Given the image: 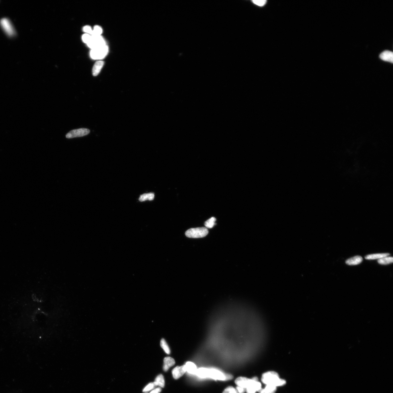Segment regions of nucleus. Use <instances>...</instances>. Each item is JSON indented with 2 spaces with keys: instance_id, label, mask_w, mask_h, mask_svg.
Masks as SVG:
<instances>
[{
  "instance_id": "obj_1",
  "label": "nucleus",
  "mask_w": 393,
  "mask_h": 393,
  "mask_svg": "<svg viewBox=\"0 0 393 393\" xmlns=\"http://www.w3.org/2000/svg\"><path fill=\"white\" fill-rule=\"evenodd\" d=\"M262 381L266 385H272L276 387L283 386L286 384V381L280 378L278 374L274 371L264 373L262 376Z\"/></svg>"
},
{
  "instance_id": "obj_2",
  "label": "nucleus",
  "mask_w": 393,
  "mask_h": 393,
  "mask_svg": "<svg viewBox=\"0 0 393 393\" xmlns=\"http://www.w3.org/2000/svg\"><path fill=\"white\" fill-rule=\"evenodd\" d=\"M209 233L206 227L191 228L186 231L185 235L189 238H200L205 237Z\"/></svg>"
},
{
  "instance_id": "obj_3",
  "label": "nucleus",
  "mask_w": 393,
  "mask_h": 393,
  "mask_svg": "<svg viewBox=\"0 0 393 393\" xmlns=\"http://www.w3.org/2000/svg\"><path fill=\"white\" fill-rule=\"evenodd\" d=\"M208 378L216 380H228L232 379L233 376L231 375L225 374L219 370L215 369H209Z\"/></svg>"
},
{
  "instance_id": "obj_4",
  "label": "nucleus",
  "mask_w": 393,
  "mask_h": 393,
  "mask_svg": "<svg viewBox=\"0 0 393 393\" xmlns=\"http://www.w3.org/2000/svg\"><path fill=\"white\" fill-rule=\"evenodd\" d=\"M0 25L6 34L10 37H13L15 35L14 27L8 18H2L0 21Z\"/></svg>"
},
{
  "instance_id": "obj_5",
  "label": "nucleus",
  "mask_w": 393,
  "mask_h": 393,
  "mask_svg": "<svg viewBox=\"0 0 393 393\" xmlns=\"http://www.w3.org/2000/svg\"><path fill=\"white\" fill-rule=\"evenodd\" d=\"M108 51V47L106 45L91 50L90 57L93 59H103L107 54Z\"/></svg>"
},
{
  "instance_id": "obj_6",
  "label": "nucleus",
  "mask_w": 393,
  "mask_h": 393,
  "mask_svg": "<svg viewBox=\"0 0 393 393\" xmlns=\"http://www.w3.org/2000/svg\"><path fill=\"white\" fill-rule=\"evenodd\" d=\"M261 389V383L258 381L257 377H254L250 379L249 385L246 388V391L247 393H255L256 392H259Z\"/></svg>"
},
{
  "instance_id": "obj_7",
  "label": "nucleus",
  "mask_w": 393,
  "mask_h": 393,
  "mask_svg": "<svg viewBox=\"0 0 393 393\" xmlns=\"http://www.w3.org/2000/svg\"><path fill=\"white\" fill-rule=\"evenodd\" d=\"M92 38L87 45L91 50L106 45L105 41L101 36H96L91 35Z\"/></svg>"
},
{
  "instance_id": "obj_8",
  "label": "nucleus",
  "mask_w": 393,
  "mask_h": 393,
  "mask_svg": "<svg viewBox=\"0 0 393 393\" xmlns=\"http://www.w3.org/2000/svg\"><path fill=\"white\" fill-rule=\"evenodd\" d=\"M90 132V130L86 128L73 130L70 131L66 135V137L67 139H72L75 137H83L88 135Z\"/></svg>"
},
{
  "instance_id": "obj_9",
  "label": "nucleus",
  "mask_w": 393,
  "mask_h": 393,
  "mask_svg": "<svg viewBox=\"0 0 393 393\" xmlns=\"http://www.w3.org/2000/svg\"><path fill=\"white\" fill-rule=\"evenodd\" d=\"M186 372L185 366L184 365L175 367L172 370V374L174 378L175 379H178L183 376Z\"/></svg>"
},
{
  "instance_id": "obj_10",
  "label": "nucleus",
  "mask_w": 393,
  "mask_h": 393,
  "mask_svg": "<svg viewBox=\"0 0 393 393\" xmlns=\"http://www.w3.org/2000/svg\"><path fill=\"white\" fill-rule=\"evenodd\" d=\"M250 380L249 379L245 377H238L235 381V383L237 386L245 388H247Z\"/></svg>"
},
{
  "instance_id": "obj_11",
  "label": "nucleus",
  "mask_w": 393,
  "mask_h": 393,
  "mask_svg": "<svg viewBox=\"0 0 393 393\" xmlns=\"http://www.w3.org/2000/svg\"><path fill=\"white\" fill-rule=\"evenodd\" d=\"M379 57L384 61L390 62L392 63H393V53L390 51L388 50L384 51L380 55Z\"/></svg>"
},
{
  "instance_id": "obj_12",
  "label": "nucleus",
  "mask_w": 393,
  "mask_h": 393,
  "mask_svg": "<svg viewBox=\"0 0 393 393\" xmlns=\"http://www.w3.org/2000/svg\"><path fill=\"white\" fill-rule=\"evenodd\" d=\"M175 364L174 360L170 357H165L164 360L163 370L165 372L167 371L170 368L174 366Z\"/></svg>"
},
{
  "instance_id": "obj_13",
  "label": "nucleus",
  "mask_w": 393,
  "mask_h": 393,
  "mask_svg": "<svg viewBox=\"0 0 393 393\" xmlns=\"http://www.w3.org/2000/svg\"><path fill=\"white\" fill-rule=\"evenodd\" d=\"M104 64V62L102 61H97L95 63L92 70L93 76H96L98 75L103 68Z\"/></svg>"
},
{
  "instance_id": "obj_14",
  "label": "nucleus",
  "mask_w": 393,
  "mask_h": 393,
  "mask_svg": "<svg viewBox=\"0 0 393 393\" xmlns=\"http://www.w3.org/2000/svg\"><path fill=\"white\" fill-rule=\"evenodd\" d=\"M186 372H187L191 374H196L197 371V367L195 364L192 362H187L184 365Z\"/></svg>"
},
{
  "instance_id": "obj_15",
  "label": "nucleus",
  "mask_w": 393,
  "mask_h": 393,
  "mask_svg": "<svg viewBox=\"0 0 393 393\" xmlns=\"http://www.w3.org/2000/svg\"><path fill=\"white\" fill-rule=\"evenodd\" d=\"M363 260V258L361 256H357L348 259L346 261L345 263L350 265H357L361 263Z\"/></svg>"
},
{
  "instance_id": "obj_16",
  "label": "nucleus",
  "mask_w": 393,
  "mask_h": 393,
  "mask_svg": "<svg viewBox=\"0 0 393 393\" xmlns=\"http://www.w3.org/2000/svg\"><path fill=\"white\" fill-rule=\"evenodd\" d=\"M208 368H201L197 369L196 375L202 379L207 378L208 377Z\"/></svg>"
},
{
  "instance_id": "obj_17",
  "label": "nucleus",
  "mask_w": 393,
  "mask_h": 393,
  "mask_svg": "<svg viewBox=\"0 0 393 393\" xmlns=\"http://www.w3.org/2000/svg\"><path fill=\"white\" fill-rule=\"evenodd\" d=\"M390 254L388 253H383V254H377L368 255L365 257V259H380L383 258V257L389 256Z\"/></svg>"
},
{
  "instance_id": "obj_18",
  "label": "nucleus",
  "mask_w": 393,
  "mask_h": 393,
  "mask_svg": "<svg viewBox=\"0 0 393 393\" xmlns=\"http://www.w3.org/2000/svg\"><path fill=\"white\" fill-rule=\"evenodd\" d=\"M154 383L155 386H159L161 388L165 387V380L163 375H159L155 378Z\"/></svg>"
},
{
  "instance_id": "obj_19",
  "label": "nucleus",
  "mask_w": 393,
  "mask_h": 393,
  "mask_svg": "<svg viewBox=\"0 0 393 393\" xmlns=\"http://www.w3.org/2000/svg\"><path fill=\"white\" fill-rule=\"evenodd\" d=\"M276 390V387L271 385H267L264 389H261L259 391V393H275Z\"/></svg>"
},
{
  "instance_id": "obj_20",
  "label": "nucleus",
  "mask_w": 393,
  "mask_h": 393,
  "mask_svg": "<svg viewBox=\"0 0 393 393\" xmlns=\"http://www.w3.org/2000/svg\"><path fill=\"white\" fill-rule=\"evenodd\" d=\"M154 194L153 193H150L147 194H144L141 195L139 198V201L143 202L146 200L152 201L154 199Z\"/></svg>"
},
{
  "instance_id": "obj_21",
  "label": "nucleus",
  "mask_w": 393,
  "mask_h": 393,
  "mask_svg": "<svg viewBox=\"0 0 393 393\" xmlns=\"http://www.w3.org/2000/svg\"><path fill=\"white\" fill-rule=\"evenodd\" d=\"M377 262L381 265H388L393 263V258L392 257L388 256L378 259Z\"/></svg>"
},
{
  "instance_id": "obj_22",
  "label": "nucleus",
  "mask_w": 393,
  "mask_h": 393,
  "mask_svg": "<svg viewBox=\"0 0 393 393\" xmlns=\"http://www.w3.org/2000/svg\"><path fill=\"white\" fill-rule=\"evenodd\" d=\"M216 219L214 217H212V218L208 219L205 223V225L206 228L211 229L214 227V226L216 225Z\"/></svg>"
},
{
  "instance_id": "obj_23",
  "label": "nucleus",
  "mask_w": 393,
  "mask_h": 393,
  "mask_svg": "<svg viewBox=\"0 0 393 393\" xmlns=\"http://www.w3.org/2000/svg\"><path fill=\"white\" fill-rule=\"evenodd\" d=\"M161 347L164 350V351L167 354H170V350L169 347L167 343L165 340V339H161L160 343Z\"/></svg>"
},
{
  "instance_id": "obj_24",
  "label": "nucleus",
  "mask_w": 393,
  "mask_h": 393,
  "mask_svg": "<svg viewBox=\"0 0 393 393\" xmlns=\"http://www.w3.org/2000/svg\"><path fill=\"white\" fill-rule=\"evenodd\" d=\"M102 33H103V29L101 27L96 26H94V29L93 30L92 34L91 35L96 36H101Z\"/></svg>"
},
{
  "instance_id": "obj_25",
  "label": "nucleus",
  "mask_w": 393,
  "mask_h": 393,
  "mask_svg": "<svg viewBox=\"0 0 393 393\" xmlns=\"http://www.w3.org/2000/svg\"><path fill=\"white\" fill-rule=\"evenodd\" d=\"M92 37L90 34H85L82 36V40H83V43L88 44L90 41Z\"/></svg>"
},
{
  "instance_id": "obj_26",
  "label": "nucleus",
  "mask_w": 393,
  "mask_h": 393,
  "mask_svg": "<svg viewBox=\"0 0 393 393\" xmlns=\"http://www.w3.org/2000/svg\"><path fill=\"white\" fill-rule=\"evenodd\" d=\"M253 3L257 6L260 7H263L265 5L267 1L265 0H254L252 1Z\"/></svg>"
},
{
  "instance_id": "obj_27",
  "label": "nucleus",
  "mask_w": 393,
  "mask_h": 393,
  "mask_svg": "<svg viewBox=\"0 0 393 393\" xmlns=\"http://www.w3.org/2000/svg\"><path fill=\"white\" fill-rule=\"evenodd\" d=\"M223 393H238V392L237 391L236 388L232 387V386H229V387L226 388L224 390Z\"/></svg>"
},
{
  "instance_id": "obj_28",
  "label": "nucleus",
  "mask_w": 393,
  "mask_h": 393,
  "mask_svg": "<svg viewBox=\"0 0 393 393\" xmlns=\"http://www.w3.org/2000/svg\"><path fill=\"white\" fill-rule=\"evenodd\" d=\"M155 386L154 383H151L149 384L146 387L144 388L143 390V392H147L150 391V390H152Z\"/></svg>"
},
{
  "instance_id": "obj_29",
  "label": "nucleus",
  "mask_w": 393,
  "mask_h": 393,
  "mask_svg": "<svg viewBox=\"0 0 393 393\" xmlns=\"http://www.w3.org/2000/svg\"><path fill=\"white\" fill-rule=\"evenodd\" d=\"M83 31L84 32L86 33V34H88L91 35L92 34L93 30L91 27L88 26H84L83 28Z\"/></svg>"
},
{
  "instance_id": "obj_30",
  "label": "nucleus",
  "mask_w": 393,
  "mask_h": 393,
  "mask_svg": "<svg viewBox=\"0 0 393 393\" xmlns=\"http://www.w3.org/2000/svg\"><path fill=\"white\" fill-rule=\"evenodd\" d=\"M236 389L238 393H244L246 391V389L245 388L239 387V386H237Z\"/></svg>"
},
{
  "instance_id": "obj_31",
  "label": "nucleus",
  "mask_w": 393,
  "mask_h": 393,
  "mask_svg": "<svg viewBox=\"0 0 393 393\" xmlns=\"http://www.w3.org/2000/svg\"><path fill=\"white\" fill-rule=\"evenodd\" d=\"M161 388L159 387L155 388L154 390H153L150 393H159L161 391Z\"/></svg>"
},
{
  "instance_id": "obj_32",
  "label": "nucleus",
  "mask_w": 393,
  "mask_h": 393,
  "mask_svg": "<svg viewBox=\"0 0 393 393\" xmlns=\"http://www.w3.org/2000/svg\"></svg>"
}]
</instances>
